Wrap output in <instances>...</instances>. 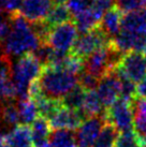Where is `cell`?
<instances>
[{"instance_id": "obj_2", "label": "cell", "mask_w": 146, "mask_h": 147, "mask_svg": "<svg viewBox=\"0 0 146 147\" xmlns=\"http://www.w3.org/2000/svg\"><path fill=\"white\" fill-rule=\"evenodd\" d=\"M42 96L45 98L60 101L66 94L78 84V74L64 68L44 67L39 76Z\"/></svg>"}, {"instance_id": "obj_34", "label": "cell", "mask_w": 146, "mask_h": 147, "mask_svg": "<svg viewBox=\"0 0 146 147\" xmlns=\"http://www.w3.org/2000/svg\"><path fill=\"white\" fill-rule=\"evenodd\" d=\"M137 94L139 97L146 99V76L137 86Z\"/></svg>"}, {"instance_id": "obj_1", "label": "cell", "mask_w": 146, "mask_h": 147, "mask_svg": "<svg viewBox=\"0 0 146 147\" xmlns=\"http://www.w3.org/2000/svg\"><path fill=\"white\" fill-rule=\"evenodd\" d=\"M9 16L11 29L7 38L0 43L2 52L10 57H20L26 54L33 53L43 41L36 32L32 23L20 13Z\"/></svg>"}, {"instance_id": "obj_6", "label": "cell", "mask_w": 146, "mask_h": 147, "mask_svg": "<svg viewBox=\"0 0 146 147\" xmlns=\"http://www.w3.org/2000/svg\"><path fill=\"white\" fill-rule=\"evenodd\" d=\"M110 40L111 39L98 26L97 28L82 33L77 37L71 53L84 59L98 49L109 44Z\"/></svg>"}, {"instance_id": "obj_10", "label": "cell", "mask_w": 146, "mask_h": 147, "mask_svg": "<svg viewBox=\"0 0 146 147\" xmlns=\"http://www.w3.org/2000/svg\"><path fill=\"white\" fill-rule=\"evenodd\" d=\"M97 94L105 109L117 100L118 96L120 97L122 84L115 70L100 78L97 87Z\"/></svg>"}, {"instance_id": "obj_28", "label": "cell", "mask_w": 146, "mask_h": 147, "mask_svg": "<svg viewBox=\"0 0 146 147\" xmlns=\"http://www.w3.org/2000/svg\"><path fill=\"white\" fill-rule=\"evenodd\" d=\"M54 49L47 42H42L39 47L33 52V55L36 57V59L40 61V63L44 67H47L51 62V58L53 56Z\"/></svg>"}, {"instance_id": "obj_7", "label": "cell", "mask_w": 146, "mask_h": 147, "mask_svg": "<svg viewBox=\"0 0 146 147\" xmlns=\"http://www.w3.org/2000/svg\"><path fill=\"white\" fill-rule=\"evenodd\" d=\"M105 118L113 123L118 131L131 130L133 127V115L131 101L124 98L117 99L113 104L106 107Z\"/></svg>"}, {"instance_id": "obj_38", "label": "cell", "mask_w": 146, "mask_h": 147, "mask_svg": "<svg viewBox=\"0 0 146 147\" xmlns=\"http://www.w3.org/2000/svg\"><path fill=\"white\" fill-rule=\"evenodd\" d=\"M3 52H2V49H1V44H0V58H1V56L3 55Z\"/></svg>"}, {"instance_id": "obj_19", "label": "cell", "mask_w": 146, "mask_h": 147, "mask_svg": "<svg viewBox=\"0 0 146 147\" xmlns=\"http://www.w3.org/2000/svg\"><path fill=\"white\" fill-rule=\"evenodd\" d=\"M31 138H32L33 147L41 145L42 143L46 142V140L49 138V134L52 132V126L49 121L44 117L39 116L38 118L31 123Z\"/></svg>"}, {"instance_id": "obj_21", "label": "cell", "mask_w": 146, "mask_h": 147, "mask_svg": "<svg viewBox=\"0 0 146 147\" xmlns=\"http://www.w3.org/2000/svg\"><path fill=\"white\" fill-rule=\"evenodd\" d=\"M17 104H18V110H20V123L30 125L39 117V111H38L36 103L30 97L18 100Z\"/></svg>"}, {"instance_id": "obj_41", "label": "cell", "mask_w": 146, "mask_h": 147, "mask_svg": "<svg viewBox=\"0 0 146 147\" xmlns=\"http://www.w3.org/2000/svg\"><path fill=\"white\" fill-rule=\"evenodd\" d=\"M145 57H146V55H145Z\"/></svg>"}, {"instance_id": "obj_11", "label": "cell", "mask_w": 146, "mask_h": 147, "mask_svg": "<svg viewBox=\"0 0 146 147\" xmlns=\"http://www.w3.org/2000/svg\"><path fill=\"white\" fill-rule=\"evenodd\" d=\"M87 116L82 110H71L65 106H60L55 115L49 121L53 129H71L75 130L81 126Z\"/></svg>"}, {"instance_id": "obj_35", "label": "cell", "mask_w": 146, "mask_h": 147, "mask_svg": "<svg viewBox=\"0 0 146 147\" xmlns=\"http://www.w3.org/2000/svg\"><path fill=\"white\" fill-rule=\"evenodd\" d=\"M53 1V4H65L67 3L68 0H52Z\"/></svg>"}, {"instance_id": "obj_12", "label": "cell", "mask_w": 146, "mask_h": 147, "mask_svg": "<svg viewBox=\"0 0 146 147\" xmlns=\"http://www.w3.org/2000/svg\"><path fill=\"white\" fill-rule=\"evenodd\" d=\"M53 5L52 0H23L20 13L31 23L42 22L46 20Z\"/></svg>"}, {"instance_id": "obj_23", "label": "cell", "mask_w": 146, "mask_h": 147, "mask_svg": "<svg viewBox=\"0 0 146 147\" xmlns=\"http://www.w3.org/2000/svg\"><path fill=\"white\" fill-rule=\"evenodd\" d=\"M86 90L82 87L80 84H77L70 92L66 94L64 98L60 100L62 106L71 109V110L80 111L83 109L84 100H85Z\"/></svg>"}, {"instance_id": "obj_3", "label": "cell", "mask_w": 146, "mask_h": 147, "mask_svg": "<svg viewBox=\"0 0 146 147\" xmlns=\"http://www.w3.org/2000/svg\"><path fill=\"white\" fill-rule=\"evenodd\" d=\"M42 70L43 65L32 53L23 55L15 62H12V82L18 100L28 98L29 87L33 81L39 78Z\"/></svg>"}, {"instance_id": "obj_15", "label": "cell", "mask_w": 146, "mask_h": 147, "mask_svg": "<svg viewBox=\"0 0 146 147\" xmlns=\"http://www.w3.org/2000/svg\"><path fill=\"white\" fill-rule=\"evenodd\" d=\"M122 11L117 5H114L103 14L99 27L110 39H112L122 30Z\"/></svg>"}, {"instance_id": "obj_30", "label": "cell", "mask_w": 146, "mask_h": 147, "mask_svg": "<svg viewBox=\"0 0 146 147\" xmlns=\"http://www.w3.org/2000/svg\"><path fill=\"white\" fill-rule=\"evenodd\" d=\"M115 5L126 13L146 8V0H115Z\"/></svg>"}, {"instance_id": "obj_9", "label": "cell", "mask_w": 146, "mask_h": 147, "mask_svg": "<svg viewBox=\"0 0 146 147\" xmlns=\"http://www.w3.org/2000/svg\"><path fill=\"white\" fill-rule=\"evenodd\" d=\"M134 83H140L146 76V57L142 52L131 51L122 56L117 67Z\"/></svg>"}, {"instance_id": "obj_14", "label": "cell", "mask_w": 146, "mask_h": 147, "mask_svg": "<svg viewBox=\"0 0 146 147\" xmlns=\"http://www.w3.org/2000/svg\"><path fill=\"white\" fill-rule=\"evenodd\" d=\"M133 128L137 133L141 146L146 144V99L137 96L131 101Z\"/></svg>"}, {"instance_id": "obj_22", "label": "cell", "mask_w": 146, "mask_h": 147, "mask_svg": "<svg viewBox=\"0 0 146 147\" xmlns=\"http://www.w3.org/2000/svg\"><path fill=\"white\" fill-rule=\"evenodd\" d=\"M82 111L85 113L87 117H90L95 115H105L106 109L102 104L97 91L89 90V91H86L85 100H84Z\"/></svg>"}, {"instance_id": "obj_5", "label": "cell", "mask_w": 146, "mask_h": 147, "mask_svg": "<svg viewBox=\"0 0 146 147\" xmlns=\"http://www.w3.org/2000/svg\"><path fill=\"white\" fill-rule=\"evenodd\" d=\"M78 37V29L72 21L65 22L62 24L51 28L44 42H47L55 51L69 53Z\"/></svg>"}, {"instance_id": "obj_32", "label": "cell", "mask_w": 146, "mask_h": 147, "mask_svg": "<svg viewBox=\"0 0 146 147\" xmlns=\"http://www.w3.org/2000/svg\"><path fill=\"white\" fill-rule=\"evenodd\" d=\"M23 0H0V7L3 12L8 13L9 15H13L20 12Z\"/></svg>"}, {"instance_id": "obj_18", "label": "cell", "mask_w": 146, "mask_h": 147, "mask_svg": "<svg viewBox=\"0 0 146 147\" xmlns=\"http://www.w3.org/2000/svg\"><path fill=\"white\" fill-rule=\"evenodd\" d=\"M0 123L3 128L11 130L20 123L18 104L15 100L0 103Z\"/></svg>"}, {"instance_id": "obj_40", "label": "cell", "mask_w": 146, "mask_h": 147, "mask_svg": "<svg viewBox=\"0 0 146 147\" xmlns=\"http://www.w3.org/2000/svg\"><path fill=\"white\" fill-rule=\"evenodd\" d=\"M141 147H146V144H145V145H143V146H141Z\"/></svg>"}, {"instance_id": "obj_36", "label": "cell", "mask_w": 146, "mask_h": 147, "mask_svg": "<svg viewBox=\"0 0 146 147\" xmlns=\"http://www.w3.org/2000/svg\"><path fill=\"white\" fill-rule=\"evenodd\" d=\"M36 147H53V145L49 143V142H44V143H42L41 145H39V146H36Z\"/></svg>"}, {"instance_id": "obj_8", "label": "cell", "mask_w": 146, "mask_h": 147, "mask_svg": "<svg viewBox=\"0 0 146 147\" xmlns=\"http://www.w3.org/2000/svg\"><path fill=\"white\" fill-rule=\"evenodd\" d=\"M106 121L105 115L87 117L75 132L76 147H93Z\"/></svg>"}, {"instance_id": "obj_26", "label": "cell", "mask_w": 146, "mask_h": 147, "mask_svg": "<svg viewBox=\"0 0 146 147\" xmlns=\"http://www.w3.org/2000/svg\"><path fill=\"white\" fill-rule=\"evenodd\" d=\"M38 106V111H39V116L44 117L47 120L53 117L55 113L60 109L61 103L60 101H56V100H52V99L45 98L44 96L40 97L39 99L34 100Z\"/></svg>"}, {"instance_id": "obj_20", "label": "cell", "mask_w": 146, "mask_h": 147, "mask_svg": "<svg viewBox=\"0 0 146 147\" xmlns=\"http://www.w3.org/2000/svg\"><path fill=\"white\" fill-rule=\"evenodd\" d=\"M49 139L53 147H76L75 132L71 129H54Z\"/></svg>"}, {"instance_id": "obj_31", "label": "cell", "mask_w": 146, "mask_h": 147, "mask_svg": "<svg viewBox=\"0 0 146 147\" xmlns=\"http://www.w3.org/2000/svg\"><path fill=\"white\" fill-rule=\"evenodd\" d=\"M93 4V0H68L67 7L70 10L72 16H75L80 13L89 9Z\"/></svg>"}, {"instance_id": "obj_37", "label": "cell", "mask_w": 146, "mask_h": 147, "mask_svg": "<svg viewBox=\"0 0 146 147\" xmlns=\"http://www.w3.org/2000/svg\"><path fill=\"white\" fill-rule=\"evenodd\" d=\"M3 138H4V135L2 134V132H1V130H0V145H1L2 141H3Z\"/></svg>"}, {"instance_id": "obj_16", "label": "cell", "mask_w": 146, "mask_h": 147, "mask_svg": "<svg viewBox=\"0 0 146 147\" xmlns=\"http://www.w3.org/2000/svg\"><path fill=\"white\" fill-rule=\"evenodd\" d=\"M3 139L11 147H33L31 129L28 125H18L4 135Z\"/></svg>"}, {"instance_id": "obj_27", "label": "cell", "mask_w": 146, "mask_h": 147, "mask_svg": "<svg viewBox=\"0 0 146 147\" xmlns=\"http://www.w3.org/2000/svg\"><path fill=\"white\" fill-rule=\"evenodd\" d=\"M115 147H141V143L138 135L132 130L122 131L120 134H118Z\"/></svg>"}, {"instance_id": "obj_17", "label": "cell", "mask_w": 146, "mask_h": 147, "mask_svg": "<svg viewBox=\"0 0 146 147\" xmlns=\"http://www.w3.org/2000/svg\"><path fill=\"white\" fill-rule=\"evenodd\" d=\"M102 16H103V13L99 12L98 10L90 7L89 9H87L84 12L73 16L74 17L73 22L76 25L78 31L84 33L89 31V30L97 28L98 26L100 25Z\"/></svg>"}, {"instance_id": "obj_29", "label": "cell", "mask_w": 146, "mask_h": 147, "mask_svg": "<svg viewBox=\"0 0 146 147\" xmlns=\"http://www.w3.org/2000/svg\"><path fill=\"white\" fill-rule=\"evenodd\" d=\"M100 82V78H96L93 74L86 72L85 70H83L81 73L78 74V84L86 90H96L98 85Z\"/></svg>"}, {"instance_id": "obj_39", "label": "cell", "mask_w": 146, "mask_h": 147, "mask_svg": "<svg viewBox=\"0 0 146 147\" xmlns=\"http://www.w3.org/2000/svg\"><path fill=\"white\" fill-rule=\"evenodd\" d=\"M2 12H3V10H2V9H1V7H0V16L2 15Z\"/></svg>"}, {"instance_id": "obj_33", "label": "cell", "mask_w": 146, "mask_h": 147, "mask_svg": "<svg viewBox=\"0 0 146 147\" xmlns=\"http://www.w3.org/2000/svg\"><path fill=\"white\" fill-rule=\"evenodd\" d=\"M114 5H115V0H93V4H91L93 9H96L103 14Z\"/></svg>"}, {"instance_id": "obj_4", "label": "cell", "mask_w": 146, "mask_h": 147, "mask_svg": "<svg viewBox=\"0 0 146 147\" xmlns=\"http://www.w3.org/2000/svg\"><path fill=\"white\" fill-rule=\"evenodd\" d=\"M124 55L109 42V44L84 58V70L96 78H102L117 68Z\"/></svg>"}, {"instance_id": "obj_24", "label": "cell", "mask_w": 146, "mask_h": 147, "mask_svg": "<svg viewBox=\"0 0 146 147\" xmlns=\"http://www.w3.org/2000/svg\"><path fill=\"white\" fill-rule=\"evenodd\" d=\"M118 132L119 131L113 123L106 121L93 147H113L118 136Z\"/></svg>"}, {"instance_id": "obj_13", "label": "cell", "mask_w": 146, "mask_h": 147, "mask_svg": "<svg viewBox=\"0 0 146 147\" xmlns=\"http://www.w3.org/2000/svg\"><path fill=\"white\" fill-rule=\"evenodd\" d=\"M122 30L138 36H146V8L126 12L122 15Z\"/></svg>"}, {"instance_id": "obj_25", "label": "cell", "mask_w": 146, "mask_h": 147, "mask_svg": "<svg viewBox=\"0 0 146 147\" xmlns=\"http://www.w3.org/2000/svg\"><path fill=\"white\" fill-rule=\"evenodd\" d=\"M71 16H72V14L66 4H54L45 22L49 24V26L54 27V26L62 24L65 22L70 21Z\"/></svg>"}]
</instances>
